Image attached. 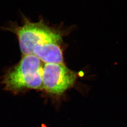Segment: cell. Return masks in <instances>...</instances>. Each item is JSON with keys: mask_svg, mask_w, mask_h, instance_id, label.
Segmentation results:
<instances>
[{"mask_svg": "<svg viewBox=\"0 0 127 127\" xmlns=\"http://www.w3.org/2000/svg\"><path fill=\"white\" fill-rule=\"evenodd\" d=\"M22 20L21 26L9 22L0 29L16 35L23 55L32 54L34 48L49 42H62L63 33L61 29L48 26L43 19L33 22L23 15Z\"/></svg>", "mask_w": 127, "mask_h": 127, "instance_id": "6da1fadb", "label": "cell"}, {"mask_svg": "<svg viewBox=\"0 0 127 127\" xmlns=\"http://www.w3.org/2000/svg\"><path fill=\"white\" fill-rule=\"evenodd\" d=\"M42 62L34 55H23L20 62L3 77L5 90L16 93L26 89H43Z\"/></svg>", "mask_w": 127, "mask_h": 127, "instance_id": "7a4b0ae2", "label": "cell"}, {"mask_svg": "<svg viewBox=\"0 0 127 127\" xmlns=\"http://www.w3.org/2000/svg\"><path fill=\"white\" fill-rule=\"evenodd\" d=\"M76 73L63 64L45 63L42 73V88L53 94L60 95L73 86Z\"/></svg>", "mask_w": 127, "mask_h": 127, "instance_id": "3957f363", "label": "cell"}]
</instances>
